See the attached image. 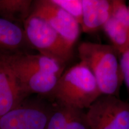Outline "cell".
I'll return each mask as SVG.
<instances>
[{
  "label": "cell",
  "instance_id": "6da1fadb",
  "mask_svg": "<svg viewBox=\"0 0 129 129\" xmlns=\"http://www.w3.org/2000/svg\"><path fill=\"white\" fill-rule=\"evenodd\" d=\"M78 53L94 76L102 94L118 97L123 78L115 48L112 45L85 41L79 45Z\"/></svg>",
  "mask_w": 129,
  "mask_h": 129
},
{
  "label": "cell",
  "instance_id": "7a4b0ae2",
  "mask_svg": "<svg viewBox=\"0 0 129 129\" xmlns=\"http://www.w3.org/2000/svg\"><path fill=\"white\" fill-rule=\"evenodd\" d=\"M102 95L91 72L80 61L64 70L49 98L57 104L84 110Z\"/></svg>",
  "mask_w": 129,
  "mask_h": 129
},
{
  "label": "cell",
  "instance_id": "3957f363",
  "mask_svg": "<svg viewBox=\"0 0 129 129\" xmlns=\"http://www.w3.org/2000/svg\"><path fill=\"white\" fill-rule=\"evenodd\" d=\"M23 25L29 44L40 54L64 66L71 60L73 48L44 20L30 14Z\"/></svg>",
  "mask_w": 129,
  "mask_h": 129
},
{
  "label": "cell",
  "instance_id": "277c9868",
  "mask_svg": "<svg viewBox=\"0 0 129 129\" xmlns=\"http://www.w3.org/2000/svg\"><path fill=\"white\" fill-rule=\"evenodd\" d=\"M54 108L43 99H26L0 117V129H45Z\"/></svg>",
  "mask_w": 129,
  "mask_h": 129
},
{
  "label": "cell",
  "instance_id": "5b68a950",
  "mask_svg": "<svg viewBox=\"0 0 129 129\" xmlns=\"http://www.w3.org/2000/svg\"><path fill=\"white\" fill-rule=\"evenodd\" d=\"M90 129H129V102L102 95L87 109Z\"/></svg>",
  "mask_w": 129,
  "mask_h": 129
},
{
  "label": "cell",
  "instance_id": "8992f818",
  "mask_svg": "<svg viewBox=\"0 0 129 129\" xmlns=\"http://www.w3.org/2000/svg\"><path fill=\"white\" fill-rule=\"evenodd\" d=\"M30 14L44 20L72 48L80 37L81 26L77 20L52 0L32 1Z\"/></svg>",
  "mask_w": 129,
  "mask_h": 129
},
{
  "label": "cell",
  "instance_id": "52a82bcc",
  "mask_svg": "<svg viewBox=\"0 0 129 129\" xmlns=\"http://www.w3.org/2000/svg\"><path fill=\"white\" fill-rule=\"evenodd\" d=\"M4 60L12 69L41 72L60 77L66 66L42 54L1 52Z\"/></svg>",
  "mask_w": 129,
  "mask_h": 129
},
{
  "label": "cell",
  "instance_id": "ba28073f",
  "mask_svg": "<svg viewBox=\"0 0 129 129\" xmlns=\"http://www.w3.org/2000/svg\"><path fill=\"white\" fill-rule=\"evenodd\" d=\"M28 96L0 53V117L22 104Z\"/></svg>",
  "mask_w": 129,
  "mask_h": 129
},
{
  "label": "cell",
  "instance_id": "9c48e42d",
  "mask_svg": "<svg viewBox=\"0 0 129 129\" xmlns=\"http://www.w3.org/2000/svg\"><path fill=\"white\" fill-rule=\"evenodd\" d=\"M11 69L21 88L28 96L36 93L49 97L60 78L54 74L44 72Z\"/></svg>",
  "mask_w": 129,
  "mask_h": 129
},
{
  "label": "cell",
  "instance_id": "30bf717a",
  "mask_svg": "<svg viewBox=\"0 0 129 129\" xmlns=\"http://www.w3.org/2000/svg\"><path fill=\"white\" fill-rule=\"evenodd\" d=\"M82 4L81 28L85 33L102 28L112 15V0H82Z\"/></svg>",
  "mask_w": 129,
  "mask_h": 129
},
{
  "label": "cell",
  "instance_id": "8fae6325",
  "mask_svg": "<svg viewBox=\"0 0 129 129\" xmlns=\"http://www.w3.org/2000/svg\"><path fill=\"white\" fill-rule=\"evenodd\" d=\"M45 129H90V127L84 110L56 103Z\"/></svg>",
  "mask_w": 129,
  "mask_h": 129
},
{
  "label": "cell",
  "instance_id": "7c38bea8",
  "mask_svg": "<svg viewBox=\"0 0 129 129\" xmlns=\"http://www.w3.org/2000/svg\"><path fill=\"white\" fill-rule=\"evenodd\" d=\"M29 46L24 29L18 23L0 17V49L3 53H19Z\"/></svg>",
  "mask_w": 129,
  "mask_h": 129
},
{
  "label": "cell",
  "instance_id": "4fadbf2b",
  "mask_svg": "<svg viewBox=\"0 0 129 129\" xmlns=\"http://www.w3.org/2000/svg\"><path fill=\"white\" fill-rule=\"evenodd\" d=\"M32 4L28 0H0V16L16 23H24L30 15Z\"/></svg>",
  "mask_w": 129,
  "mask_h": 129
},
{
  "label": "cell",
  "instance_id": "5bb4252c",
  "mask_svg": "<svg viewBox=\"0 0 129 129\" xmlns=\"http://www.w3.org/2000/svg\"><path fill=\"white\" fill-rule=\"evenodd\" d=\"M102 28L118 54L128 49L129 29L123 24L111 16Z\"/></svg>",
  "mask_w": 129,
  "mask_h": 129
},
{
  "label": "cell",
  "instance_id": "9a60e30c",
  "mask_svg": "<svg viewBox=\"0 0 129 129\" xmlns=\"http://www.w3.org/2000/svg\"><path fill=\"white\" fill-rule=\"evenodd\" d=\"M52 1L74 17L81 26L83 17L82 0H52Z\"/></svg>",
  "mask_w": 129,
  "mask_h": 129
},
{
  "label": "cell",
  "instance_id": "2e32d148",
  "mask_svg": "<svg viewBox=\"0 0 129 129\" xmlns=\"http://www.w3.org/2000/svg\"><path fill=\"white\" fill-rule=\"evenodd\" d=\"M112 16L129 29V8L125 1L112 0Z\"/></svg>",
  "mask_w": 129,
  "mask_h": 129
},
{
  "label": "cell",
  "instance_id": "e0dca14e",
  "mask_svg": "<svg viewBox=\"0 0 129 129\" xmlns=\"http://www.w3.org/2000/svg\"><path fill=\"white\" fill-rule=\"evenodd\" d=\"M121 55L120 66L124 82L127 89L129 91V48L123 52Z\"/></svg>",
  "mask_w": 129,
  "mask_h": 129
},
{
  "label": "cell",
  "instance_id": "ac0fdd59",
  "mask_svg": "<svg viewBox=\"0 0 129 129\" xmlns=\"http://www.w3.org/2000/svg\"><path fill=\"white\" fill-rule=\"evenodd\" d=\"M128 8H129V6H128Z\"/></svg>",
  "mask_w": 129,
  "mask_h": 129
}]
</instances>
